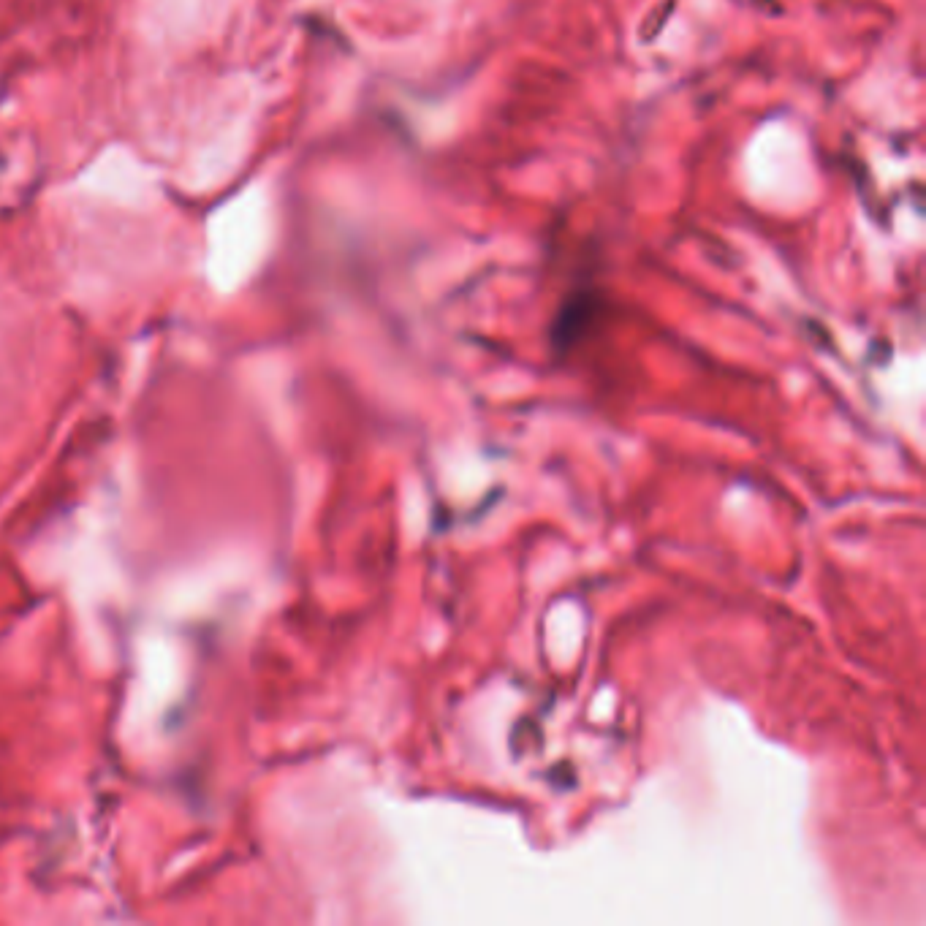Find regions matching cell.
Listing matches in <instances>:
<instances>
[]
</instances>
